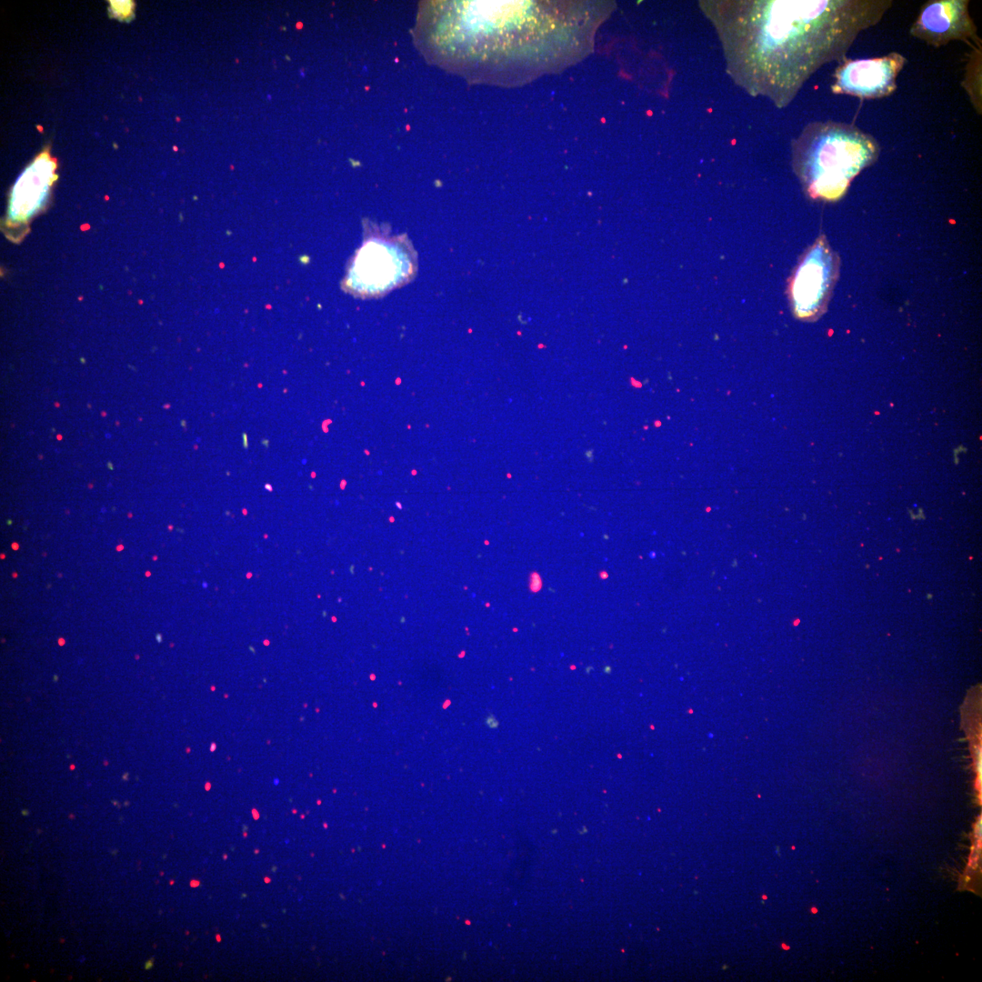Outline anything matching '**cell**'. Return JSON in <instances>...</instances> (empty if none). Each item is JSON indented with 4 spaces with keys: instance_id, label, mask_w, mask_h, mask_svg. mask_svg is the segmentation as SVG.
Masks as SVG:
<instances>
[{
    "instance_id": "7a4b0ae2",
    "label": "cell",
    "mask_w": 982,
    "mask_h": 982,
    "mask_svg": "<svg viewBox=\"0 0 982 982\" xmlns=\"http://www.w3.org/2000/svg\"><path fill=\"white\" fill-rule=\"evenodd\" d=\"M877 140L856 125L826 121L807 125L792 143L793 166L813 199L839 200L850 182L878 157Z\"/></svg>"
},
{
    "instance_id": "5b68a950",
    "label": "cell",
    "mask_w": 982,
    "mask_h": 982,
    "mask_svg": "<svg viewBox=\"0 0 982 982\" xmlns=\"http://www.w3.org/2000/svg\"><path fill=\"white\" fill-rule=\"evenodd\" d=\"M906 62V57L896 52L867 59L845 57L835 70L831 90L861 99L886 97L897 89V77Z\"/></svg>"
},
{
    "instance_id": "52a82bcc",
    "label": "cell",
    "mask_w": 982,
    "mask_h": 982,
    "mask_svg": "<svg viewBox=\"0 0 982 982\" xmlns=\"http://www.w3.org/2000/svg\"><path fill=\"white\" fill-rule=\"evenodd\" d=\"M968 0L927 2L910 27L911 35L939 47L954 40L977 38V26L968 12Z\"/></svg>"
},
{
    "instance_id": "8992f818",
    "label": "cell",
    "mask_w": 982,
    "mask_h": 982,
    "mask_svg": "<svg viewBox=\"0 0 982 982\" xmlns=\"http://www.w3.org/2000/svg\"><path fill=\"white\" fill-rule=\"evenodd\" d=\"M56 164L47 152L38 155L17 178L11 191L5 235L13 241L24 237L31 219L45 206L52 184L56 178Z\"/></svg>"
},
{
    "instance_id": "ba28073f",
    "label": "cell",
    "mask_w": 982,
    "mask_h": 982,
    "mask_svg": "<svg viewBox=\"0 0 982 982\" xmlns=\"http://www.w3.org/2000/svg\"><path fill=\"white\" fill-rule=\"evenodd\" d=\"M114 15L120 18H126L132 13L133 3L129 1H111Z\"/></svg>"
},
{
    "instance_id": "6da1fadb",
    "label": "cell",
    "mask_w": 982,
    "mask_h": 982,
    "mask_svg": "<svg viewBox=\"0 0 982 982\" xmlns=\"http://www.w3.org/2000/svg\"><path fill=\"white\" fill-rule=\"evenodd\" d=\"M603 19L598 3L430 1L421 5L415 39L444 68L510 85L580 58Z\"/></svg>"
},
{
    "instance_id": "3957f363",
    "label": "cell",
    "mask_w": 982,
    "mask_h": 982,
    "mask_svg": "<svg viewBox=\"0 0 982 982\" xmlns=\"http://www.w3.org/2000/svg\"><path fill=\"white\" fill-rule=\"evenodd\" d=\"M416 268V253L407 236L377 234L356 251L344 288L356 296H381L409 282Z\"/></svg>"
},
{
    "instance_id": "277c9868",
    "label": "cell",
    "mask_w": 982,
    "mask_h": 982,
    "mask_svg": "<svg viewBox=\"0 0 982 982\" xmlns=\"http://www.w3.org/2000/svg\"><path fill=\"white\" fill-rule=\"evenodd\" d=\"M838 275V258L825 236L818 237L799 260L788 284L796 318L813 322L826 311Z\"/></svg>"
}]
</instances>
